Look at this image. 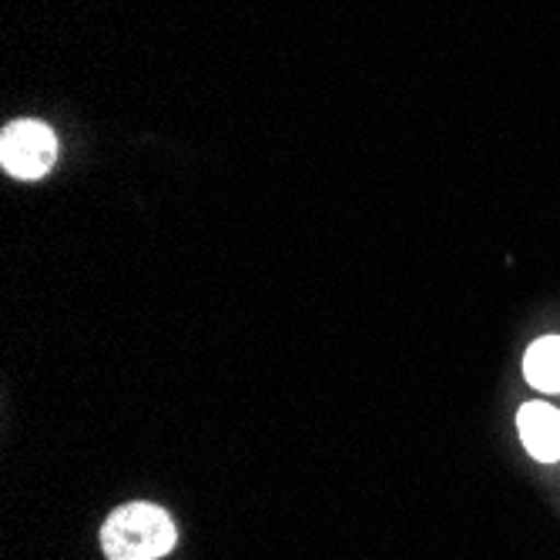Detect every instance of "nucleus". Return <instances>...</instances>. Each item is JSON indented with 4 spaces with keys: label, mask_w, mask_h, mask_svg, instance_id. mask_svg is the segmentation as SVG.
Instances as JSON below:
<instances>
[{
    "label": "nucleus",
    "mask_w": 560,
    "mask_h": 560,
    "mask_svg": "<svg viewBox=\"0 0 560 560\" xmlns=\"http://www.w3.org/2000/svg\"><path fill=\"white\" fill-rule=\"evenodd\" d=\"M178 540L172 517L155 503H125L101 530L108 560H159Z\"/></svg>",
    "instance_id": "f257e3e1"
},
{
    "label": "nucleus",
    "mask_w": 560,
    "mask_h": 560,
    "mask_svg": "<svg viewBox=\"0 0 560 560\" xmlns=\"http://www.w3.org/2000/svg\"><path fill=\"white\" fill-rule=\"evenodd\" d=\"M58 159V138L44 121H11L0 135V165L8 175L34 182Z\"/></svg>",
    "instance_id": "f03ea898"
},
{
    "label": "nucleus",
    "mask_w": 560,
    "mask_h": 560,
    "mask_svg": "<svg viewBox=\"0 0 560 560\" xmlns=\"http://www.w3.org/2000/svg\"><path fill=\"white\" fill-rule=\"evenodd\" d=\"M524 376L534 389L560 393V336H544L527 349Z\"/></svg>",
    "instance_id": "20e7f679"
},
{
    "label": "nucleus",
    "mask_w": 560,
    "mask_h": 560,
    "mask_svg": "<svg viewBox=\"0 0 560 560\" xmlns=\"http://www.w3.org/2000/svg\"><path fill=\"white\" fill-rule=\"evenodd\" d=\"M521 440L527 446V453L540 464H557L560 460V413L547 402H527L521 417Z\"/></svg>",
    "instance_id": "7ed1b4c3"
}]
</instances>
